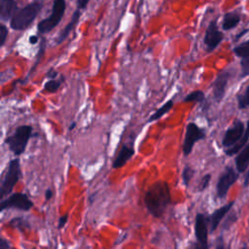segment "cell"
<instances>
[{
	"label": "cell",
	"instance_id": "1",
	"mask_svg": "<svg viewBox=\"0 0 249 249\" xmlns=\"http://www.w3.org/2000/svg\"><path fill=\"white\" fill-rule=\"evenodd\" d=\"M171 195L167 182L159 180L153 183L147 190L144 202L149 213L155 218H160L170 204Z\"/></svg>",
	"mask_w": 249,
	"mask_h": 249
},
{
	"label": "cell",
	"instance_id": "2",
	"mask_svg": "<svg viewBox=\"0 0 249 249\" xmlns=\"http://www.w3.org/2000/svg\"><path fill=\"white\" fill-rule=\"evenodd\" d=\"M41 8V3L33 2L23 8L17 9L16 13L10 19V26L15 30L26 29L34 21Z\"/></svg>",
	"mask_w": 249,
	"mask_h": 249
},
{
	"label": "cell",
	"instance_id": "3",
	"mask_svg": "<svg viewBox=\"0 0 249 249\" xmlns=\"http://www.w3.org/2000/svg\"><path fill=\"white\" fill-rule=\"evenodd\" d=\"M32 129L31 125H19L13 134L5 138V143L15 156H19L25 151L28 140L32 134Z\"/></svg>",
	"mask_w": 249,
	"mask_h": 249
},
{
	"label": "cell",
	"instance_id": "4",
	"mask_svg": "<svg viewBox=\"0 0 249 249\" xmlns=\"http://www.w3.org/2000/svg\"><path fill=\"white\" fill-rule=\"evenodd\" d=\"M19 177H20L19 160L18 158H15L10 161L6 174L1 183V187H0L1 199H3L5 196H8V195H10L13 192L16 184L19 180Z\"/></svg>",
	"mask_w": 249,
	"mask_h": 249
},
{
	"label": "cell",
	"instance_id": "5",
	"mask_svg": "<svg viewBox=\"0 0 249 249\" xmlns=\"http://www.w3.org/2000/svg\"><path fill=\"white\" fill-rule=\"evenodd\" d=\"M65 8L66 6L64 0H54L51 15L48 18L42 19L38 23V31L41 34H45L52 31L61 20L65 12Z\"/></svg>",
	"mask_w": 249,
	"mask_h": 249
},
{
	"label": "cell",
	"instance_id": "6",
	"mask_svg": "<svg viewBox=\"0 0 249 249\" xmlns=\"http://www.w3.org/2000/svg\"><path fill=\"white\" fill-rule=\"evenodd\" d=\"M33 202L29 199V197L22 193H15L6 198L1 199L0 202V210L4 211L9 208H16L22 211H28L32 208Z\"/></svg>",
	"mask_w": 249,
	"mask_h": 249
},
{
	"label": "cell",
	"instance_id": "7",
	"mask_svg": "<svg viewBox=\"0 0 249 249\" xmlns=\"http://www.w3.org/2000/svg\"><path fill=\"white\" fill-rule=\"evenodd\" d=\"M205 137V131L203 128L199 127L195 123H189L186 127L185 138L183 143V154L185 157L189 156L192 151L194 145L198 141Z\"/></svg>",
	"mask_w": 249,
	"mask_h": 249
},
{
	"label": "cell",
	"instance_id": "8",
	"mask_svg": "<svg viewBox=\"0 0 249 249\" xmlns=\"http://www.w3.org/2000/svg\"><path fill=\"white\" fill-rule=\"evenodd\" d=\"M237 178L238 175L232 167H226L225 171L220 176L219 181L217 183V196L219 198H224L227 196L229 189L232 184L235 183Z\"/></svg>",
	"mask_w": 249,
	"mask_h": 249
},
{
	"label": "cell",
	"instance_id": "9",
	"mask_svg": "<svg viewBox=\"0 0 249 249\" xmlns=\"http://www.w3.org/2000/svg\"><path fill=\"white\" fill-rule=\"evenodd\" d=\"M195 233L198 243L196 247L208 248V232H207V219L204 214L197 213L195 222Z\"/></svg>",
	"mask_w": 249,
	"mask_h": 249
},
{
	"label": "cell",
	"instance_id": "10",
	"mask_svg": "<svg viewBox=\"0 0 249 249\" xmlns=\"http://www.w3.org/2000/svg\"><path fill=\"white\" fill-rule=\"evenodd\" d=\"M222 40H223V34L218 29L216 21L215 20L211 21L206 29L205 36H204V44L206 46L207 52L214 51L218 47V45L222 42Z\"/></svg>",
	"mask_w": 249,
	"mask_h": 249
},
{
	"label": "cell",
	"instance_id": "11",
	"mask_svg": "<svg viewBox=\"0 0 249 249\" xmlns=\"http://www.w3.org/2000/svg\"><path fill=\"white\" fill-rule=\"evenodd\" d=\"M244 130H245V127L243 123L240 121H236L232 126L227 129L222 141L223 146L226 148H229L234 145L241 138Z\"/></svg>",
	"mask_w": 249,
	"mask_h": 249
},
{
	"label": "cell",
	"instance_id": "12",
	"mask_svg": "<svg viewBox=\"0 0 249 249\" xmlns=\"http://www.w3.org/2000/svg\"><path fill=\"white\" fill-rule=\"evenodd\" d=\"M229 79H230V73L227 70L221 71L217 75L213 83V96L217 102H220L223 99L226 92Z\"/></svg>",
	"mask_w": 249,
	"mask_h": 249
},
{
	"label": "cell",
	"instance_id": "13",
	"mask_svg": "<svg viewBox=\"0 0 249 249\" xmlns=\"http://www.w3.org/2000/svg\"><path fill=\"white\" fill-rule=\"evenodd\" d=\"M134 155V148L131 144H124L120 152L118 153L114 162H113V168H120L124 166Z\"/></svg>",
	"mask_w": 249,
	"mask_h": 249
},
{
	"label": "cell",
	"instance_id": "14",
	"mask_svg": "<svg viewBox=\"0 0 249 249\" xmlns=\"http://www.w3.org/2000/svg\"><path fill=\"white\" fill-rule=\"evenodd\" d=\"M233 203H234V201H231L230 203H228L226 205H223L222 207L218 208L217 210H215L210 215L209 223H210V230H211V231H214L218 228L220 222L223 220L225 215L231 210V208L232 207Z\"/></svg>",
	"mask_w": 249,
	"mask_h": 249
},
{
	"label": "cell",
	"instance_id": "15",
	"mask_svg": "<svg viewBox=\"0 0 249 249\" xmlns=\"http://www.w3.org/2000/svg\"><path fill=\"white\" fill-rule=\"evenodd\" d=\"M80 16H81V10L77 9V10L73 13L70 21L67 23V25L61 30V32H60L59 35L57 36V38H56V44L62 43V42L68 37V35H69L70 32L72 31V29H73V28L75 27V25L78 23L79 18H80Z\"/></svg>",
	"mask_w": 249,
	"mask_h": 249
},
{
	"label": "cell",
	"instance_id": "16",
	"mask_svg": "<svg viewBox=\"0 0 249 249\" xmlns=\"http://www.w3.org/2000/svg\"><path fill=\"white\" fill-rule=\"evenodd\" d=\"M16 11V0H0V18L2 20L11 19Z\"/></svg>",
	"mask_w": 249,
	"mask_h": 249
},
{
	"label": "cell",
	"instance_id": "17",
	"mask_svg": "<svg viewBox=\"0 0 249 249\" xmlns=\"http://www.w3.org/2000/svg\"><path fill=\"white\" fill-rule=\"evenodd\" d=\"M235 165L238 172H243L249 165V142L244 149L237 155L235 159Z\"/></svg>",
	"mask_w": 249,
	"mask_h": 249
},
{
	"label": "cell",
	"instance_id": "18",
	"mask_svg": "<svg viewBox=\"0 0 249 249\" xmlns=\"http://www.w3.org/2000/svg\"><path fill=\"white\" fill-rule=\"evenodd\" d=\"M248 139H249V121H248L247 124H246V128H245V130H244L243 135L241 136V138H240L234 145H232L231 147H229V148L226 150V154H227L228 156H233V155H235L238 151H240L241 148H243V147L246 145Z\"/></svg>",
	"mask_w": 249,
	"mask_h": 249
},
{
	"label": "cell",
	"instance_id": "19",
	"mask_svg": "<svg viewBox=\"0 0 249 249\" xmlns=\"http://www.w3.org/2000/svg\"><path fill=\"white\" fill-rule=\"evenodd\" d=\"M173 104H174V102H173V99H169V100H167L163 105H161L154 114H152L151 115V117L149 118V120H148V122L149 123H151V122H154V121H157V120H159V119H160L163 115H165V114H167L171 109H172V107H173Z\"/></svg>",
	"mask_w": 249,
	"mask_h": 249
},
{
	"label": "cell",
	"instance_id": "20",
	"mask_svg": "<svg viewBox=\"0 0 249 249\" xmlns=\"http://www.w3.org/2000/svg\"><path fill=\"white\" fill-rule=\"evenodd\" d=\"M239 20H240V18H239V16L237 14H235V13H228L224 17L222 27L225 30L231 29V28H233V27H235L237 25Z\"/></svg>",
	"mask_w": 249,
	"mask_h": 249
},
{
	"label": "cell",
	"instance_id": "21",
	"mask_svg": "<svg viewBox=\"0 0 249 249\" xmlns=\"http://www.w3.org/2000/svg\"><path fill=\"white\" fill-rule=\"evenodd\" d=\"M233 52L239 57H248L249 56V40L236 46Z\"/></svg>",
	"mask_w": 249,
	"mask_h": 249
},
{
	"label": "cell",
	"instance_id": "22",
	"mask_svg": "<svg viewBox=\"0 0 249 249\" xmlns=\"http://www.w3.org/2000/svg\"><path fill=\"white\" fill-rule=\"evenodd\" d=\"M203 100H204V92L201 90H195V91L191 92L190 94H188L183 99L184 102H193V101L203 102Z\"/></svg>",
	"mask_w": 249,
	"mask_h": 249
},
{
	"label": "cell",
	"instance_id": "23",
	"mask_svg": "<svg viewBox=\"0 0 249 249\" xmlns=\"http://www.w3.org/2000/svg\"><path fill=\"white\" fill-rule=\"evenodd\" d=\"M237 102L239 109H245L249 106V86L241 94L237 96Z\"/></svg>",
	"mask_w": 249,
	"mask_h": 249
},
{
	"label": "cell",
	"instance_id": "24",
	"mask_svg": "<svg viewBox=\"0 0 249 249\" xmlns=\"http://www.w3.org/2000/svg\"><path fill=\"white\" fill-rule=\"evenodd\" d=\"M60 87V81L56 80V79H51L49 81H47L44 85V89L47 92L49 93H54L58 90Z\"/></svg>",
	"mask_w": 249,
	"mask_h": 249
},
{
	"label": "cell",
	"instance_id": "25",
	"mask_svg": "<svg viewBox=\"0 0 249 249\" xmlns=\"http://www.w3.org/2000/svg\"><path fill=\"white\" fill-rule=\"evenodd\" d=\"M194 174H195V170L190 165H185V167L183 168V171H182V179H183V183L186 187H188L190 185V182H191Z\"/></svg>",
	"mask_w": 249,
	"mask_h": 249
},
{
	"label": "cell",
	"instance_id": "26",
	"mask_svg": "<svg viewBox=\"0 0 249 249\" xmlns=\"http://www.w3.org/2000/svg\"><path fill=\"white\" fill-rule=\"evenodd\" d=\"M249 75V56L243 57L241 60V76L245 77Z\"/></svg>",
	"mask_w": 249,
	"mask_h": 249
},
{
	"label": "cell",
	"instance_id": "27",
	"mask_svg": "<svg viewBox=\"0 0 249 249\" xmlns=\"http://www.w3.org/2000/svg\"><path fill=\"white\" fill-rule=\"evenodd\" d=\"M8 36V28L5 24H0V47H3Z\"/></svg>",
	"mask_w": 249,
	"mask_h": 249
},
{
	"label": "cell",
	"instance_id": "28",
	"mask_svg": "<svg viewBox=\"0 0 249 249\" xmlns=\"http://www.w3.org/2000/svg\"><path fill=\"white\" fill-rule=\"evenodd\" d=\"M210 179H211V175H210V174H206V175H204V176L202 177V179H201V181H200V184H199V186H198V190H199L200 192L204 191V190L208 187L209 182H210Z\"/></svg>",
	"mask_w": 249,
	"mask_h": 249
},
{
	"label": "cell",
	"instance_id": "29",
	"mask_svg": "<svg viewBox=\"0 0 249 249\" xmlns=\"http://www.w3.org/2000/svg\"><path fill=\"white\" fill-rule=\"evenodd\" d=\"M44 40L42 41V45H41V48H40V52L38 53V56H37V59H36V61H35V63H34V65L32 66V68H31V70H30V74L35 70V68H36V66L40 63V60H41V57H42V55H43V53H44V50H45V45H44Z\"/></svg>",
	"mask_w": 249,
	"mask_h": 249
},
{
	"label": "cell",
	"instance_id": "30",
	"mask_svg": "<svg viewBox=\"0 0 249 249\" xmlns=\"http://www.w3.org/2000/svg\"><path fill=\"white\" fill-rule=\"evenodd\" d=\"M67 220H68V215H67V214L61 216V217L59 218V220H58V225H57L58 229L63 228V227L65 226V224L67 223Z\"/></svg>",
	"mask_w": 249,
	"mask_h": 249
},
{
	"label": "cell",
	"instance_id": "31",
	"mask_svg": "<svg viewBox=\"0 0 249 249\" xmlns=\"http://www.w3.org/2000/svg\"><path fill=\"white\" fill-rule=\"evenodd\" d=\"M89 2V0H78L77 1V9H79V10L85 9Z\"/></svg>",
	"mask_w": 249,
	"mask_h": 249
},
{
	"label": "cell",
	"instance_id": "32",
	"mask_svg": "<svg viewBox=\"0 0 249 249\" xmlns=\"http://www.w3.org/2000/svg\"><path fill=\"white\" fill-rule=\"evenodd\" d=\"M11 248V244L4 238H0V249Z\"/></svg>",
	"mask_w": 249,
	"mask_h": 249
},
{
	"label": "cell",
	"instance_id": "33",
	"mask_svg": "<svg viewBox=\"0 0 249 249\" xmlns=\"http://www.w3.org/2000/svg\"><path fill=\"white\" fill-rule=\"evenodd\" d=\"M56 75H57V72L55 70H53V69H50L49 72L47 73V77L51 78V79H55Z\"/></svg>",
	"mask_w": 249,
	"mask_h": 249
},
{
	"label": "cell",
	"instance_id": "34",
	"mask_svg": "<svg viewBox=\"0 0 249 249\" xmlns=\"http://www.w3.org/2000/svg\"><path fill=\"white\" fill-rule=\"evenodd\" d=\"M53 191L51 189H47V191L45 192V197L47 200H50L53 197Z\"/></svg>",
	"mask_w": 249,
	"mask_h": 249
},
{
	"label": "cell",
	"instance_id": "35",
	"mask_svg": "<svg viewBox=\"0 0 249 249\" xmlns=\"http://www.w3.org/2000/svg\"><path fill=\"white\" fill-rule=\"evenodd\" d=\"M38 41H39V39H38V37L35 36V35H34V36H31V37L29 38L30 44H33V45H34V44H36Z\"/></svg>",
	"mask_w": 249,
	"mask_h": 249
},
{
	"label": "cell",
	"instance_id": "36",
	"mask_svg": "<svg viewBox=\"0 0 249 249\" xmlns=\"http://www.w3.org/2000/svg\"><path fill=\"white\" fill-rule=\"evenodd\" d=\"M248 185H249V170H248V172H247V175H246L245 181H244V186L247 187Z\"/></svg>",
	"mask_w": 249,
	"mask_h": 249
},
{
	"label": "cell",
	"instance_id": "37",
	"mask_svg": "<svg viewBox=\"0 0 249 249\" xmlns=\"http://www.w3.org/2000/svg\"><path fill=\"white\" fill-rule=\"evenodd\" d=\"M75 126H76V123H75V122H73V123L71 124V125L69 126V130H70V131H71V130H73V128H74Z\"/></svg>",
	"mask_w": 249,
	"mask_h": 249
}]
</instances>
